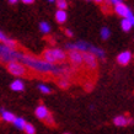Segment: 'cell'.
<instances>
[{
    "mask_svg": "<svg viewBox=\"0 0 134 134\" xmlns=\"http://www.w3.org/2000/svg\"><path fill=\"white\" fill-rule=\"evenodd\" d=\"M25 53L17 51V49H12L6 47L5 44L0 43V60L4 63H10V62H21Z\"/></svg>",
    "mask_w": 134,
    "mask_h": 134,
    "instance_id": "3957f363",
    "label": "cell"
},
{
    "mask_svg": "<svg viewBox=\"0 0 134 134\" xmlns=\"http://www.w3.org/2000/svg\"><path fill=\"white\" fill-rule=\"evenodd\" d=\"M0 116H1V119L3 121H5V122H9V123H12L14 121H15V118H16V116L12 113V112H10V111H6L4 110V108H1L0 110Z\"/></svg>",
    "mask_w": 134,
    "mask_h": 134,
    "instance_id": "7c38bea8",
    "label": "cell"
},
{
    "mask_svg": "<svg viewBox=\"0 0 134 134\" xmlns=\"http://www.w3.org/2000/svg\"><path fill=\"white\" fill-rule=\"evenodd\" d=\"M65 35H66L68 37H73L74 36V33H73L71 30H65Z\"/></svg>",
    "mask_w": 134,
    "mask_h": 134,
    "instance_id": "4316f807",
    "label": "cell"
},
{
    "mask_svg": "<svg viewBox=\"0 0 134 134\" xmlns=\"http://www.w3.org/2000/svg\"><path fill=\"white\" fill-rule=\"evenodd\" d=\"M126 19H127V20H128V21H129V22H130V25H132V27H133V26H134V14H133V12H132V11H130V10H129V11H128V14H127Z\"/></svg>",
    "mask_w": 134,
    "mask_h": 134,
    "instance_id": "cb8c5ba5",
    "label": "cell"
},
{
    "mask_svg": "<svg viewBox=\"0 0 134 134\" xmlns=\"http://www.w3.org/2000/svg\"><path fill=\"white\" fill-rule=\"evenodd\" d=\"M69 60L71 64L75 66H80L82 64V53L77 52V51H69Z\"/></svg>",
    "mask_w": 134,
    "mask_h": 134,
    "instance_id": "52a82bcc",
    "label": "cell"
},
{
    "mask_svg": "<svg viewBox=\"0 0 134 134\" xmlns=\"http://www.w3.org/2000/svg\"><path fill=\"white\" fill-rule=\"evenodd\" d=\"M93 1H95V3H97V4H102L105 0H93Z\"/></svg>",
    "mask_w": 134,
    "mask_h": 134,
    "instance_id": "4dcf8cb0",
    "label": "cell"
},
{
    "mask_svg": "<svg viewBox=\"0 0 134 134\" xmlns=\"http://www.w3.org/2000/svg\"><path fill=\"white\" fill-rule=\"evenodd\" d=\"M68 57V54L60 48H49L46 49L44 52L42 53V58L44 62L49 63V64H60V63H64L65 59Z\"/></svg>",
    "mask_w": 134,
    "mask_h": 134,
    "instance_id": "7a4b0ae2",
    "label": "cell"
},
{
    "mask_svg": "<svg viewBox=\"0 0 134 134\" xmlns=\"http://www.w3.org/2000/svg\"><path fill=\"white\" fill-rule=\"evenodd\" d=\"M89 53L93 54L96 58H100V59H105L106 54H105V51L101 48H98V47H95V46H91V48H90Z\"/></svg>",
    "mask_w": 134,
    "mask_h": 134,
    "instance_id": "4fadbf2b",
    "label": "cell"
},
{
    "mask_svg": "<svg viewBox=\"0 0 134 134\" xmlns=\"http://www.w3.org/2000/svg\"><path fill=\"white\" fill-rule=\"evenodd\" d=\"M40 31H41L42 33H49L51 32V26H49L48 22H41L40 24Z\"/></svg>",
    "mask_w": 134,
    "mask_h": 134,
    "instance_id": "ffe728a7",
    "label": "cell"
},
{
    "mask_svg": "<svg viewBox=\"0 0 134 134\" xmlns=\"http://www.w3.org/2000/svg\"><path fill=\"white\" fill-rule=\"evenodd\" d=\"M44 122L48 124V126H54V118H53V116L51 113L47 116V118L44 119Z\"/></svg>",
    "mask_w": 134,
    "mask_h": 134,
    "instance_id": "d4e9b609",
    "label": "cell"
},
{
    "mask_svg": "<svg viewBox=\"0 0 134 134\" xmlns=\"http://www.w3.org/2000/svg\"><path fill=\"white\" fill-rule=\"evenodd\" d=\"M21 1H22L24 4H32L35 0H21Z\"/></svg>",
    "mask_w": 134,
    "mask_h": 134,
    "instance_id": "f1b7e54d",
    "label": "cell"
},
{
    "mask_svg": "<svg viewBox=\"0 0 134 134\" xmlns=\"http://www.w3.org/2000/svg\"><path fill=\"white\" fill-rule=\"evenodd\" d=\"M111 35V31L107 27H102L101 29V37L102 40H108V37Z\"/></svg>",
    "mask_w": 134,
    "mask_h": 134,
    "instance_id": "7402d4cb",
    "label": "cell"
},
{
    "mask_svg": "<svg viewBox=\"0 0 134 134\" xmlns=\"http://www.w3.org/2000/svg\"><path fill=\"white\" fill-rule=\"evenodd\" d=\"M82 64H85V66L90 70L97 69L98 66V60L91 53H82Z\"/></svg>",
    "mask_w": 134,
    "mask_h": 134,
    "instance_id": "8992f818",
    "label": "cell"
},
{
    "mask_svg": "<svg viewBox=\"0 0 134 134\" xmlns=\"http://www.w3.org/2000/svg\"><path fill=\"white\" fill-rule=\"evenodd\" d=\"M8 71L15 76H26L29 74V69L21 62H10L6 65Z\"/></svg>",
    "mask_w": 134,
    "mask_h": 134,
    "instance_id": "277c9868",
    "label": "cell"
},
{
    "mask_svg": "<svg viewBox=\"0 0 134 134\" xmlns=\"http://www.w3.org/2000/svg\"><path fill=\"white\" fill-rule=\"evenodd\" d=\"M49 113H51V112H49L48 108H47L44 105H40L36 108V111H35V114H36L37 118H38V119H41V121H44Z\"/></svg>",
    "mask_w": 134,
    "mask_h": 134,
    "instance_id": "30bf717a",
    "label": "cell"
},
{
    "mask_svg": "<svg viewBox=\"0 0 134 134\" xmlns=\"http://www.w3.org/2000/svg\"><path fill=\"white\" fill-rule=\"evenodd\" d=\"M12 124L16 127L17 129H22V130H24V127H25V124H26V121H25L24 118H21V117H16V118H15V121L12 122Z\"/></svg>",
    "mask_w": 134,
    "mask_h": 134,
    "instance_id": "2e32d148",
    "label": "cell"
},
{
    "mask_svg": "<svg viewBox=\"0 0 134 134\" xmlns=\"http://www.w3.org/2000/svg\"><path fill=\"white\" fill-rule=\"evenodd\" d=\"M8 40H9V37L6 36V35H5L3 31H0V43H3V44H4V43L8 41Z\"/></svg>",
    "mask_w": 134,
    "mask_h": 134,
    "instance_id": "484cf974",
    "label": "cell"
},
{
    "mask_svg": "<svg viewBox=\"0 0 134 134\" xmlns=\"http://www.w3.org/2000/svg\"><path fill=\"white\" fill-rule=\"evenodd\" d=\"M12 91H24L25 90V84L22 80L20 79H16V80H14L11 82V85H10Z\"/></svg>",
    "mask_w": 134,
    "mask_h": 134,
    "instance_id": "5bb4252c",
    "label": "cell"
},
{
    "mask_svg": "<svg viewBox=\"0 0 134 134\" xmlns=\"http://www.w3.org/2000/svg\"><path fill=\"white\" fill-rule=\"evenodd\" d=\"M57 1V6H58V10H65L68 8V3L66 0H55Z\"/></svg>",
    "mask_w": 134,
    "mask_h": 134,
    "instance_id": "44dd1931",
    "label": "cell"
},
{
    "mask_svg": "<svg viewBox=\"0 0 134 134\" xmlns=\"http://www.w3.org/2000/svg\"><path fill=\"white\" fill-rule=\"evenodd\" d=\"M17 1H19V0H9V3H10V4H16Z\"/></svg>",
    "mask_w": 134,
    "mask_h": 134,
    "instance_id": "f546056e",
    "label": "cell"
},
{
    "mask_svg": "<svg viewBox=\"0 0 134 134\" xmlns=\"http://www.w3.org/2000/svg\"><path fill=\"white\" fill-rule=\"evenodd\" d=\"M66 19H68V14H66L65 10H58L55 12V21L58 24H64Z\"/></svg>",
    "mask_w": 134,
    "mask_h": 134,
    "instance_id": "9a60e30c",
    "label": "cell"
},
{
    "mask_svg": "<svg viewBox=\"0 0 134 134\" xmlns=\"http://www.w3.org/2000/svg\"><path fill=\"white\" fill-rule=\"evenodd\" d=\"M132 58H133L132 53L129 51H124V52L118 54L117 62H118V64H121V65H128L130 63V60H132Z\"/></svg>",
    "mask_w": 134,
    "mask_h": 134,
    "instance_id": "ba28073f",
    "label": "cell"
},
{
    "mask_svg": "<svg viewBox=\"0 0 134 134\" xmlns=\"http://www.w3.org/2000/svg\"><path fill=\"white\" fill-rule=\"evenodd\" d=\"M21 63L26 68H30L31 70H35L40 74H52L53 66H54L53 64H49L43 59L36 58L33 55H30V54H25L21 59Z\"/></svg>",
    "mask_w": 134,
    "mask_h": 134,
    "instance_id": "6da1fadb",
    "label": "cell"
},
{
    "mask_svg": "<svg viewBox=\"0 0 134 134\" xmlns=\"http://www.w3.org/2000/svg\"><path fill=\"white\" fill-rule=\"evenodd\" d=\"M24 130L26 134H36V128L31 123H26L24 127Z\"/></svg>",
    "mask_w": 134,
    "mask_h": 134,
    "instance_id": "d6986e66",
    "label": "cell"
},
{
    "mask_svg": "<svg viewBox=\"0 0 134 134\" xmlns=\"http://www.w3.org/2000/svg\"><path fill=\"white\" fill-rule=\"evenodd\" d=\"M119 3H122V0H110V4H113V5H117Z\"/></svg>",
    "mask_w": 134,
    "mask_h": 134,
    "instance_id": "83f0119b",
    "label": "cell"
},
{
    "mask_svg": "<svg viewBox=\"0 0 134 134\" xmlns=\"http://www.w3.org/2000/svg\"><path fill=\"white\" fill-rule=\"evenodd\" d=\"M121 27H122L123 31H126V32H129L130 30H132V25H130L129 21H128L126 17H124V19H122V21H121Z\"/></svg>",
    "mask_w": 134,
    "mask_h": 134,
    "instance_id": "ac0fdd59",
    "label": "cell"
},
{
    "mask_svg": "<svg viewBox=\"0 0 134 134\" xmlns=\"http://www.w3.org/2000/svg\"><path fill=\"white\" fill-rule=\"evenodd\" d=\"M38 90H40L42 93H51V91H52L51 87L44 85V84H40V85H38Z\"/></svg>",
    "mask_w": 134,
    "mask_h": 134,
    "instance_id": "603a6c76",
    "label": "cell"
},
{
    "mask_svg": "<svg viewBox=\"0 0 134 134\" xmlns=\"http://www.w3.org/2000/svg\"><path fill=\"white\" fill-rule=\"evenodd\" d=\"M57 84L60 86L62 89H68L70 86V81L66 79V77H59L57 80Z\"/></svg>",
    "mask_w": 134,
    "mask_h": 134,
    "instance_id": "e0dca14e",
    "label": "cell"
},
{
    "mask_svg": "<svg viewBox=\"0 0 134 134\" xmlns=\"http://www.w3.org/2000/svg\"><path fill=\"white\" fill-rule=\"evenodd\" d=\"M64 134H69V133H64Z\"/></svg>",
    "mask_w": 134,
    "mask_h": 134,
    "instance_id": "d6a6232c",
    "label": "cell"
},
{
    "mask_svg": "<svg viewBox=\"0 0 134 134\" xmlns=\"http://www.w3.org/2000/svg\"><path fill=\"white\" fill-rule=\"evenodd\" d=\"M91 46L92 44H90L85 41H77L75 43H68L65 47H66L68 51H77L80 53H89Z\"/></svg>",
    "mask_w": 134,
    "mask_h": 134,
    "instance_id": "5b68a950",
    "label": "cell"
},
{
    "mask_svg": "<svg viewBox=\"0 0 134 134\" xmlns=\"http://www.w3.org/2000/svg\"><path fill=\"white\" fill-rule=\"evenodd\" d=\"M49 3H54V1H55V0H48Z\"/></svg>",
    "mask_w": 134,
    "mask_h": 134,
    "instance_id": "1f68e13d",
    "label": "cell"
},
{
    "mask_svg": "<svg viewBox=\"0 0 134 134\" xmlns=\"http://www.w3.org/2000/svg\"><path fill=\"white\" fill-rule=\"evenodd\" d=\"M113 123H114V126H117V127H126L128 124H132L133 119L126 117V116H117V117H114Z\"/></svg>",
    "mask_w": 134,
    "mask_h": 134,
    "instance_id": "9c48e42d",
    "label": "cell"
},
{
    "mask_svg": "<svg viewBox=\"0 0 134 134\" xmlns=\"http://www.w3.org/2000/svg\"><path fill=\"white\" fill-rule=\"evenodd\" d=\"M128 11H129V8L126 4H123V3H119V4L114 5V12L117 14L118 16H122L123 19L127 16Z\"/></svg>",
    "mask_w": 134,
    "mask_h": 134,
    "instance_id": "8fae6325",
    "label": "cell"
}]
</instances>
